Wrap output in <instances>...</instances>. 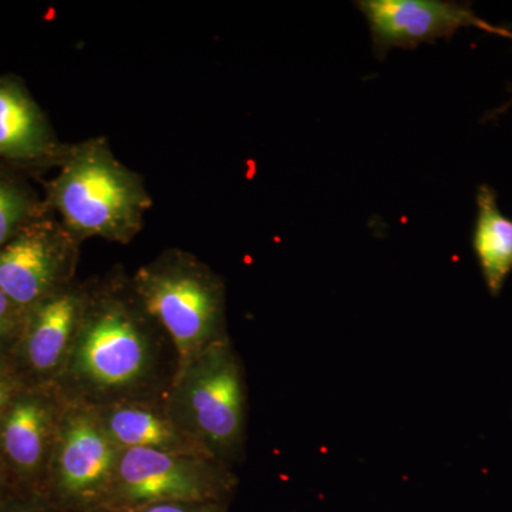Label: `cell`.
I'll return each mask as SVG.
<instances>
[{"mask_svg": "<svg viewBox=\"0 0 512 512\" xmlns=\"http://www.w3.org/2000/svg\"><path fill=\"white\" fill-rule=\"evenodd\" d=\"M177 375L170 339L138 301L131 276L116 268L89 279L72 349L55 387L90 407L167 400Z\"/></svg>", "mask_w": 512, "mask_h": 512, "instance_id": "cell-1", "label": "cell"}, {"mask_svg": "<svg viewBox=\"0 0 512 512\" xmlns=\"http://www.w3.org/2000/svg\"><path fill=\"white\" fill-rule=\"evenodd\" d=\"M47 187V207L79 239L127 245L140 234L153 207L143 177L114 156L104 137L67 146Z\"/></svg>", "mask_w": 512, "mask_h": 512, "instance_id": "cell-2", "label": "cell"}, {"mask_svg": "<svg viewBox=\"0 0 512 512\" xmlns=\"http://www.w3.org/2000/svg\"><path fill=\"white\" fill-rule=\"evenodd\" d=\"M131 285L170 339L177 373L205 349L229 338L224 281L191 252L165 249L131 275Z\"/></svg>", "mask_w": 512, "mask_h": 512, "instance_id": "cell-3", "label": "cell"}, {"mask_svg": "<svg viewBox=\"0 0 512 512\" xmlns=\"http://www.w3.org/2000/svg\"><path fill=\"white\" fill-rule=\"evenodd\" d=\"M165 404L178 426L211 457L229 467L238 463L247 431V387L229 338L177 373Z\"/></svg>", "mask_w": 512, "mask_h": 512, "instance_id": "cell-4", "label": "cell"}, {"mask_svg": "<svg viewBox=\"0 0 512 512\" xmlns=\"http://www.w3.org/2000/svg\"><path fill=\"white\" fill-rule=\"evenodd\" d=\"M237 484L231 467L215 458L130 448L121 450L101 508L123 512L163 503L227 505Z\"/></svg>", "mask_w": 512, "mask_h": 512, "instance_id": "cell-5", "label": "cell"}, {"mask_svg": "<svg viewBox=\"0 0 512 512\" xmlns=\"http://www.w3.org/2000/svg\"><path fill=\"white\" fill-rule=\"evenodd\" d=\"M120 453L93 407L66 400L43 495L63 512L103 507Z\"/></svg>", "mask_w": 512, "mask_h": 512, "instance_id": "cell-6", "label": "cell"}, {"mask_svg": "<svg viewBox=\"0 0 512 512\" xmlns=\"http://www.w3.org/2000/svg\"><path fill=\"white\" fill-rule=\"evenodd\" d=\"M80 245L60 220L37 215L0 249V291L28 311L76 281Z\"/></svg>", "mask_w": 512, "mask_h": 512, "instance_id": "cell-7", "label": "cell"}, {"mask_svg": "<svg viewBox=\"0 0 512 512\" xmlns=\"http://www.w3.org/2000/svg\"><path fill=\"white\" fill-rule=\"evenodd\" d=\"M369 23L373 50L383 59L394 47L416 49L476 28L512 40V30L478 18L470 3L448 0H357Z\"/></svg>", "mask_w": 512, "mask_h": 512, "instance_id": "cell-8", "label": "cell"}, {"mask_svg": "<svg viewBox=\"0 0 512 512\" xmlns=\"http://www.w3.org/2000/svg\"><path fill=\"white\" fill-rule=\"evenodd\" d=\"M66 399L55 386L20 392L0 416V453L19 480L45 488Z\"/></svg>", "mask_w": 512, "mask_h": 512, "instance_id": "cell-9", "label": "cell"}, {"mask_svg": "<svg viewBox=\"0 0 512 512\" xmlns=\"http://www.w3.org/2000/svg\"><path fill=\"white\" fill-rule=\"evenodd\" d=\"M89 281H73L28 309L20 353L33 375L55 386L79 328Z\"/></svg>", "mask_w": 512, "mask_h": 512, "instance_id": "cell-10", "label": "cell"}, {"mask_svg": "<svg viewBox=\"0 0 512 512\" xmlns=\"http://www.w3.org/2000/svg\"><path fill=\"white\" fill-rule=\"evenodd\" d=\"M93 409L104 430L120 450L143 448L163 453L211 457L178 426L165 400H124Z\"/></svg>", "mask_w": 512, "mask_h": 512, "instance_id": "cell-11", "label": "cell"}, {"mask_svg": "<svg viewBox=\"0 0 512 512\" xmlns=\"http://www.w3.org/2000/svg\"><path fill=\"white\" fill-rule=\"evenodd\" d=\"M66 147L57 141L45 113L22 82L0 76V158L59 164Z\"/></svg>", "mask_w": 512, "mask_h": 512, "instance_id": "cell-12", "label": "cell"}, {"mask_svg": "<svg viewBox=\"0 0 512 512\" xmlns=\"http://www.w3.org/2000/svg\"><path fill=\"white\" fill-rule=\"evenodd\" d=\"M473 249L488 292L500 295L512 272V220L500 211L497 192L487 184L477 190Z\"/></svg>", "mask_w": 512, "mask_h": 512, "instance_id": "cell-13", "label": "cell"}, {"mask_svg": "<svg viewBox=\"0 0 512 512\" xmlns=\"http://www.w3.org/2000/svg\"><path fill=\"white\" fill-rule=\"evenodd\" d=\"M40 214L33 195L22 184L0 173V249Z\"/></svg>", "mask_w": 512, "mask_h": 512, "instance_id": "cell-14", "label": "cell"}, {"mask_svg": "<svg viewBox=\"0 0 512 512\" xmlns=\"http://www.w3.org/2000/svg\"><path fill=\"white\" fill-rule=\"evenodd\" d=\"M0 512H63L45 495L28 493L15 495V497H3L0 500Z\"/></svg>", "mask_w": 512, "mask_h": 512, "instance_id": "cell-15", "label": "cell"}, {"mask_svg": "<svg viewBox=\"0 0 512 512\" xmlns=\"http://www.w3.org/2000/svg\"><path fill=\"white\" fill-rule=\"evenodd\" d=\"M25 313L0 291V343L15 336L19 329L22 330Z\"/></svg>", "mask_w": 512, "mask_h": 512, "instance_id": "cell-16", "label": "cell"}, {"mask_svg": "<svg viewBox=\"0 0 512 512\" xmlns=\"http://www.w3.org/2000/svg\"><path fill=\"white\" fill-rule=\"evenodd\" d=\"M119 512V511H117ZM123 512H227V505L211 503H163Z\"/></svg>", "mask_w": 512, "mask_h": 512, "instance_id": "cell-17", "label": "cell"}, {"mask_svg": "<svg viewBox=\"0 0 512 512\" xmlns=\"http://www.w3.org/2000/svg\"><path fill=\"white\" fill-rule=\"evenodd\" d=\"M18 386L16 380L13 379L12 373L6 367L0 365V416L8 409L9 404L13 402L16 394H18Z\"/></svg>", "mask_w": 512, "mask_h": 512, "instance_id": "cell-18", "label": "cell"}, {"mask_svg": "<svg viewBox=\"0 0 512 512\" xmlns=\"http://www.w3.org/2000/svg\"><path fill=\"white\" fill-rule=\"evenodd\" d=\"M508 92L511 93L512 96V87H508ZM512 107V97L511 100L508 101V103H505L501 109L493 111V113L488 114V119H494V117H497L498 114L504 113V111H507L508 109H511Z\"/></svg>", "mask_w": 512, "mask_h": 512, "instance_id": "cell-19", "label": "cell"}, {"mask_svg": "<svg viewBox=\"0 0 512 512\" xmlns=\"http://www.w3.org/2000/svg\"><path fill=\"white\" fill-rule=\"evenodd\" d=\"M2 485H3V473H2V466H0V490H2ZM3 498V495L0 494V500H2Z\"/></svg>", "mask_w": 512, "mask_h": 512, "instance_id": "cell-20", "label": "cell"}, {"mask_svg": "<svg viewBox=\"0 0 512 512\" xmlns=\"http://www.w3.org/2000/svg\"><path fill=\"white\" fill-rule=\"evenodd\" d=\"M90 512H117V511L106 510V508H97V510H93Z\"/></svg>", "mask_w": 512, "mask_h": 512, "instance_id": "cell-21", "label": "cell"}]
</instances>
